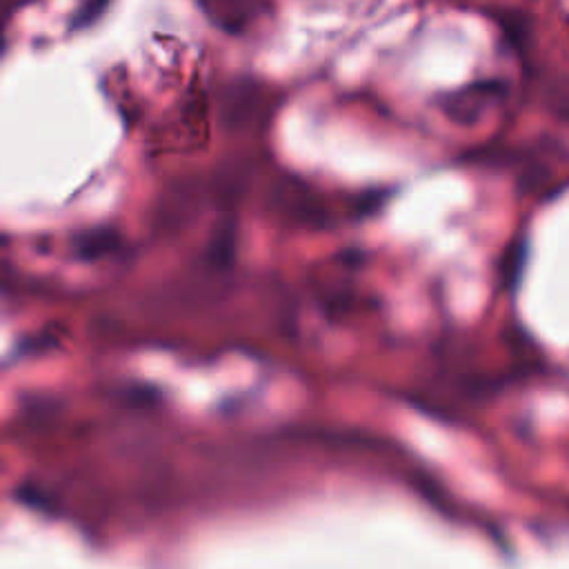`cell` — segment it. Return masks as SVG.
<instances>
[{
    "mask_svg": "<svg viewBox=\"0 0 569 569\" xmlns=\"http://www.w3.org/2000/svg\"><path fill=\"white\" fill-rule=\"evenodd\" d=\"M500 91H502V84L498 80L473 82L465 89L447 93L442 98V109L451 120L469 124L485 113V109L500 96Z\"/></svg>",
    "mask_w": 569,
    "mask_h": 569,
    "instance_id": "obj_1",
    "label": "cell"
},
{
    "mask_svg": "<svg viewBox=\"0 0 569 569\" xmlns=\"http://www.w3.org/2000/svg\"><path fill=\"white\" fill-rule=\"evenodd\" d=\"M200 9L211 18L213 24L229 33H238L247 27L251 18V7L249 4H200Z\"/></svg>",
    "mask_w": 569,
    "mask_h": 569,
    "instance_id": "obj_2",
    "label": "cell"
},
{
    "mask_svg": "<svg viewBox=\"0 0 569 569\" xmlns=\"http://www.w3.org/2000/svg\"><path fill=\"white\" fill-rule=\"evenodd\" d=\"M116 247H118V236L111 229H98V231L82 233L76 242L78 253L87 260H96V258L113 251Z\"/></svg>",
    "mask_w": 569,
    "mask_h": 569,
    "instance_id": "obj_3",
    "label": "cell"
},
{
    "mask_svg": "<svg viewBox=\"0 0 569 569\" xmlns=\"http://www.w3.org/2000/svg\"><path fill=\"white\" fill-rule=\"evenodd\" d=\"M525 249H527L525 240H520L518 244H511V247H509V251H507L505 258H502V267H500L502 282L511 284V282L518 280V273H520V269H522V264H525Z\"/></svg>",
    "mask_w": 569,
    "mask_h": 569,
    "instance_id": "obj_4",
    "label": "cell"
}]
</instances>
